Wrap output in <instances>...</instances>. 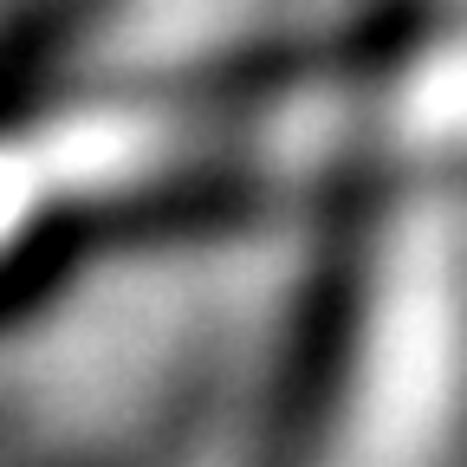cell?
<instances>
[{
	"instance_id": "cell-2",
	"label": "cell",
	"mask_w": 467,
	"mask_h": 467,
	"mask_svg": "<svg viewBox=\"0 0 467 467\" xmlns=\"http://www.w3.org/2000/svg\"><path fill=\"white\" fill-rule=\"evenodd\" d=\"M325 91L299 0H39L0 66V285L279 189Z\"/></svg>"
},
{
	"instance_id": "cell-1",
	"label": "cell",
	"mask_w": 467,
	"mask_h": 467,
	"mask_svg": "<svg viewBox=\"0 0 467 467\" xmlns=\"http://www.w3.org/2000/svg\"><path fill=\"white\" fill-rule=\"evenodd\" d=\"M325 241L266 467H467V0L331 46Z\"/></svg>"
}]
</instances>
